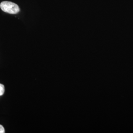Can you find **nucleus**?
Here are the masks:
<instances>
[{
	"instance_id": "obj_1",
	"label": "nucleus",
	"mask_w": 133,
	"mask_h": 133,
	"mask_svg": "<svg viewBox=\"0 0 133 133\" xmlns=\"http://www.w3.org/2000/svg\"><path fill=\"white\" fill-rule=\"evenodd\" d=\"M0 8L4 12L10 14H16L20 11L18 5L9 1L2 2L0 4Z\"/></svg>"
},
{
	"instance_id": "obj_2",
	"label": "nucleus",
	"mask_w": 133,
	"mask_h": 133,
	"mask_svg": "<svg viewBox=\"0 0 133 133\" xmlns=\"http://www.w3.org/2000/svg\"><path fill=\"white\" fill-rule=\"evenodd\" d=\"M5 93V86L0 83V96L3 95Z\"/></svg>"
},
{
	"instance_id": "obj_3",
	"label": "nucleus",
	"mask_w": 133,
	"mask_h": 133,
	"mask_svg": "<svg viewBox=\"0 0 133 133\" xmlns=\"http://www.w3.org/2000/svg\"><path fill=\"white\" fill-rule=\"evenodd\" d=\"M5 133V129H4V127L2 126V125H0V133Z\"/></svg>"
}]
</instances>
